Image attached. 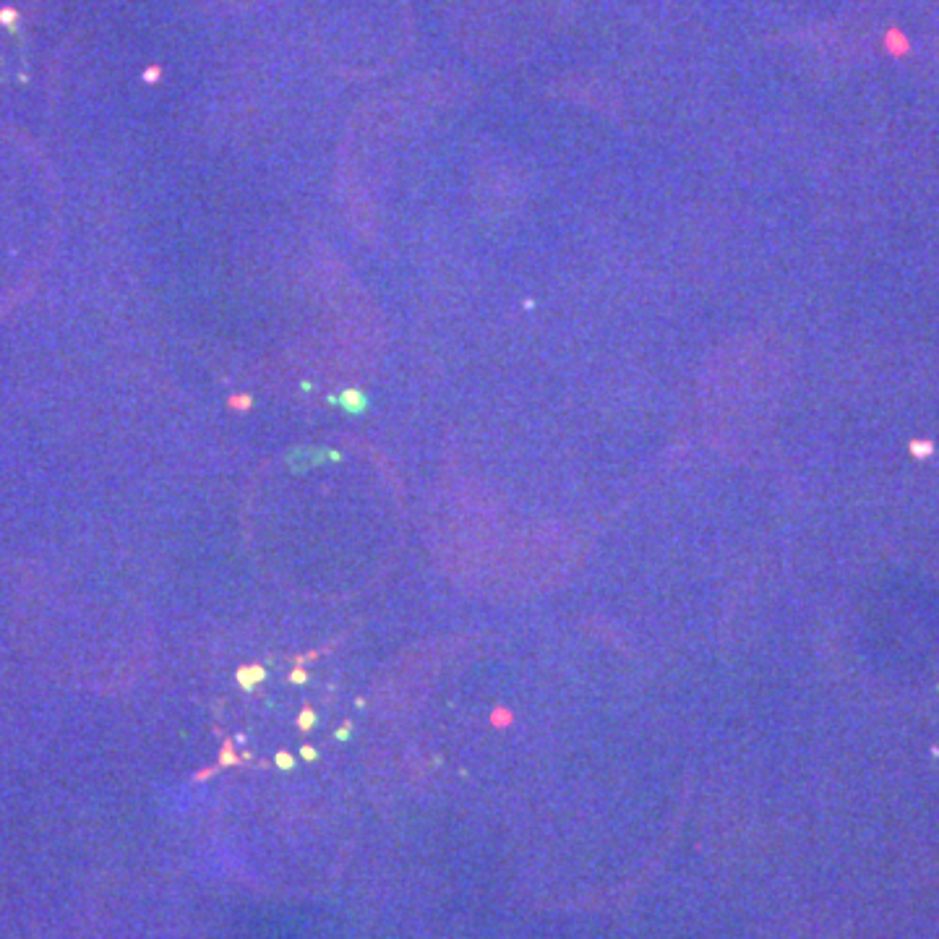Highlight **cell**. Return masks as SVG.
I'll return each instance as SVG.
<instances>
[{
	"label": "cell",
	"mask_w": 939,
	"mask_h": 939,
	"mask_svg": "<svg viewBox=\"0 0 939 939\" xmlns=\"http://www.w3.org/2000/svg\"><path fill=\"white\" fill-rule=\"evenodd\" d=\"M235 765H240V757L235 754V746H232V741L227 738V741L222 743V751H220V767H235Z\"/></svg>",
	"instance_id": "cell-4"
},
{
	"label": "cell",
	"mask_w": 939,
	"mask_h": 939,
	"mask_svg": "<svg viewBox=\"0 0 939 939\" xmlns=\"http://www.w3.org/2000/svg\"><path fill=\"white\" fill-rule=\"evenodd\" d=\"M300 757H303L306 762H316L318 760V751L313 749V746H303V749H300Z\"/></svg>",
	"instance_id": "cell-9"
},
{
	"label": "cell",
	"mask_w": 939,
	"mask_h": 939,
	"mask_svg": "<svg viewBox=\"0 0 939 939\" xmlns=\"http://www.w3.org/2000/svg\"><path fill=\"white\" fill-rule=\"evenodd\" d=\"M316 723H318L316 712L311 710V705H306V707L300 710V715H298V731H300V734H308V731L316 726Z\"/></svg>",
	"instance_id": "cell-5"
},
{
	"label": "cell",
	"mask_w": 939,
	"mask_h": 939,
	"mask_svg": "<svg viewBox=\"0 0 939 939\" xmlns=\"http://www.w3.org/2000/svg\"><path fill=\"white\" fill-rule=\"evenodd\" d=\"M235 678H238V683H240V689H243V692H256L258 683L266 681V668L258 666V663H253V666H240L238 674H235Z\"/></svg>",
	"instance_id": "cell-2"
},
{
	"label": "cell",
	"mask_w": 939,
	"mask_h": 939,
	"mask_svg": "<svg viewBox=\"0 0 939 939\" xmlns=\"http://www.w3.org/2000/svg\"><path fill=\"white\" fill-rule=\"evenodd\" d=\"M329 460H340V454L337 452H324V449H295V452L287 457V465H290V470H295V472H308V470H313V467H318L321 462H329Z\"/></svg>",
	"instance_id": "cell-1"
},
{
	"label": "cell",
	"mask_w": 939,
	"mask_h": 939,
	"mask_svg": "<svg viewBox=\"0 0 939 939\" xmlns=\"http://www.w3.org/2000/svg\"><path fill=\"white\" fill-rule=\"evenodd\" d=\"M350 736H352V726H350V723H342L340 731H334V738H337V741H347Z\"/></svg>",
	"instance_id": "cell-8"
},
{
	"label": "cell",
	"mask_w": 939,
	"mask_h": 939,
	"mask_svg": "<svg viewBox=\"0 0 939 939\" xmlns=\"http://www.w3.org/2000/svg\"><path fill=\"white\" fill-rule=\"evenodd\" d=\"M290 681L298 683V686H300V683H306L308 681V671H306V668H292V671H290Z\"/></svg>",
	"instance_id": "cell-7"
},
{
	"label": "cell",
	"mask_w": 939,
	"mask_h": 939,
	"mask_svg": "<svg viewBox=\"0 0 939 939\" xmlns=\"http://www.w3.org/2000/svg\"><path fill=\"white\" fill-rule=\"evenodd\" d=\"M214 775H217V770H198L196 780L201 783V780H209V777H214Z\"/></svg>",
	"instance_id": "cell-10"
},
{
	"label": "cell",
	"mask_w": 939,
	"mask_h": 939,
	"mask_svg": "<svg viewBox=\"0 0 939 939\" xmlns=\"http://www.w3.org/2000/svg\"><path fill=\"white\" fill-rule=\"evenodd\" d=\"M274 762H277V767H280L282 772H290V770L295 767V760H292L290 751H277V757H274Z\"/></svg>",
	"instance_id": "cell-6"
},
{
	"label": "cell",
	"mask_w": 939,
	"mask_h": 939,
	"mask_svg": "<svg viewBox=\"0 0 939 939\" xmlns=\"http://www.w3.org/2000/svg\"><path fill=\"white\" fill-rule=\"evenodd\" d=\"M329 402L340 405V407L347 412V415H363V412H366V407H368V400L360 392H345L342 397H329Z\"/></svg>",
	"instance_id": "cell-3"
}]
</instances>
